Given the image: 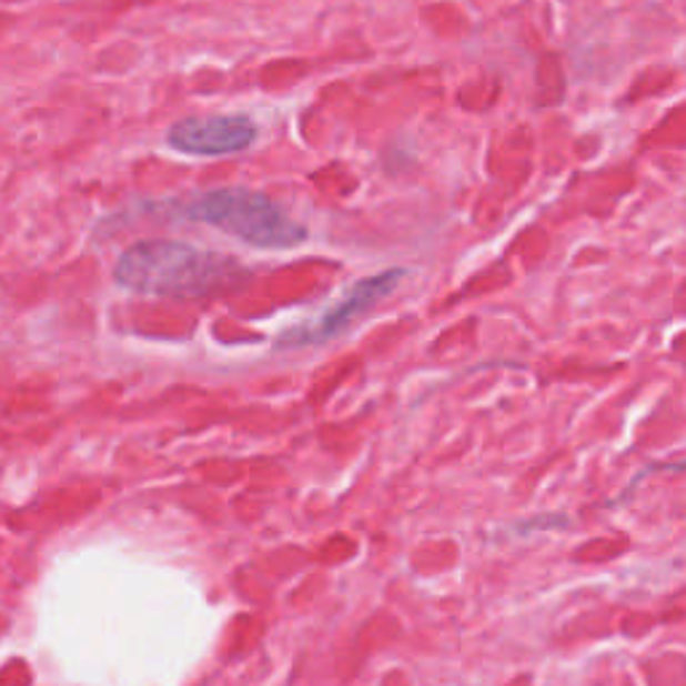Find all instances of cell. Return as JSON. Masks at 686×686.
I'll return each mask as SVG.
<instances>
[{"mask_svg":"<svg viewBox=\"0 0 686 686\" xmlns=\"http://www.w3.org/2000/svg\"><path fill=\"white\" fill-rule=\"evenodd\" d=\"M403 276H405L403 269H390V271H381V274H375V276H367V280L354 284V287L349 290V293L343 295L335 306H330L320 320L284 333L276 346H282V349L312 346V343L335 339V335L343 333V330L352 325L357 316L365 314L367 309H373L381 297L390 295L392 290L403 282Z\"/></svg>","mask_w":686,"mask_h":686,"instance_id":"3957f363","label":"cell"},{"mask_svg":"<svg viewBox=\"0 0 686 686\" xmlns=\"http://www.w3.org/2000/svg\"><path fill=\"white\" fill-rule=\"evenodd\" d=\"M250 280V271L223 252L193 248L172 239L132 244L115 263V282L142 295L210 297Z\"/></svg>","mask_w":686,"mask_h":686,"instance_id":"6da1fadb","label":"cell"},{"mask_svg":"<svg viewBox=\"0 0 686 686\" xmlns=\"http://www.w3.org/2000/svg\"><path fill=\"white\" fill-rule=\"evenodd\" d=\"M258 138L248 115H191L172 124L167 142L188 157H231Z\"/></svg>","mask_w":686,"mask_h":686,"instance_id":"277c9868","label":"cell"},{"mask_svg":"<svg viewBox=\"0 0 686 686\" xmlns=\"http://www.w3.org/2000/svg\"><path fill=\"white\" fill-rule=\"evenodd\" d=\"M174 215L212 225L261 250H290L306 242V229L284 215L276 202L250 188H215L170 202Z\"/></svg>","mask_w":686,"mask_h":686,"instance_id":"7a4b0ae2","label":"cell"}]
</instances>
